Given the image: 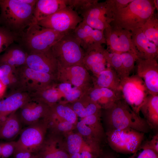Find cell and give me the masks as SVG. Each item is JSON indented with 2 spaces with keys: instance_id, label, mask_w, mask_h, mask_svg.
Returning a JSON list of instances; mask_svg holds the SVG:
<instances>
[{
  "instance_id": "cell-8",
  "label": "cell",
  "mask_w": 158,
  "mask_h": 158,
  "mask_svg": "<svg viewBox=\"0 0 158 158\" xmlns=\"http://www.w3.org/2000/svg\"><path fill=\"white\" fill-rule=\"evenodd\" d=\"M17 90L29 94L46 86L56 84V77L52 75L30 68L25 65L16 68Z\"/></svg>"
},
{
  "instance_id": "cell-12",
  "label": "cell",
  "mask_w": 158,
  "mask_h": 158,
  "mask_svg": "<svg viewBox=\"0 0 158 158\" xmlns=\"http://www.w3.org/2000/svg\"><path fill=\"white\" fill-rule=\"evenodd\" d=\"M104 33L108 50L119 53L130 52L138 56L133 43L131 31L110 23L104 29Z\"/></svg>"
},
{
  "instance_id": "cell-25",
  "label": "cell",
  "mask_w": 158,
  "mask_h": 158,
  "mask_svg": "<svg viewBox=\"0 0 158 158\" xmlns=\"http://www.w3.org/2000/svg\"><path fill=\"white\" fill-rule=\"evenodd\" d=\"M94 76L92 77L93 86L121 92V79L112 67H108Z\"/></svg>"
},
{
  "instance_id": "cell-34",
  "label": "cell",
  "mask_w": 158,
  "mask_h": 158,
  "mask_svg": "<svg viewBox=\"0 0 158 158\" xmlns=\"http://www.w3.org/2000/svg\"><path fill=\"white\" fill-rule=\"evenodd\" d=\"M67 135L65 146L67 152L70 155L80 152L82 148L86 145L87 142L84 138L79 133L70 132Z\"/></svg>"
},
{
  "instance_id": "cell-20",
  "label": "cell",
  "mask_w": 158,
  "mask_h": 158,
  "mask_svg": "<svg viewBox=\"0 0 158 158\" xmlns=\"http://www.w3.org/2000/svg\"><path fill=\"white\" fill-rule=\"evenodd\" d=\"M131 31L133 43L138 57L157 59L158 47L146 37L141 28H135Z\"/></svg>"
},
{
  "instance_id": "cell-26",
  "label": "cell",
  "mask_w": 158,
  "mask_h": 158,
  "mask_svg": "<svg viewBox=\"0 0 158 158\" xmlns=\"http://www.w3.org/2000/svg\"><path fill=\"white\" fill-rule=\"evenodd\" d=\"M68 105L77 116L82 118L100 112L102 110L86 93L77 100L70 102Z\"/></svg>"
},
{
  "instance_id": "cell-33",
  "label": "cell",
  "mask_w": 158,
  "mask_h": 158,
  "mask_svg": "<svg viewBox=\"0 0 158 158\" xmlns=\"http://www.w3.org/2000/svg\"><path fill=\"white\" fill-rule=\"evenodd\" d=\"M51 111L60 118L75 125L77 121V116L68 105L57 103L50 107Z\"/></svg>"
},
{
  "instance_id": "cell-2",
  "label": "cell",
  "mask_w": 158,
  "mask_h": 158,
  "mask_svg": "<svg viewBox=\"0 0 158 158\" xmlns=\"http://www.w3.org/2000/svg\"><path fill=\"white\" fill-rule=\"evenodd\" d=\"M103 110L102 114L107 130L130 128L144 133L150 131V128L144 118L134 111L123 98Z\"/></svg>"
},
{
  "instance_id": "cell-43",
  "label": "cell",
  "mask_w": 158,
  "mask_h": 158,
  "mask_svg": "<svg viewBox=\"0 0 158 158\" xmlns=\"http://www.w3.org/2000/svg\"><path fill=\"white\" fill-rule=\"evenodd\" d=\"M150 149L158 153V134L154 135L149 141L145 142Z\"/></svg>"
},
{
  "instance_id": "cell-35",
  "label": "cell",
  "mask_w": 158,
  "mask_h": 158,
  "mask_svg": "<svg viewBox=\"0 0 158 158\" xmlns=\"http://www.w3.org/2000/svg\"><path fill=\"white\" fill-rule=\"evenodd\" d=\"M57 89L59 92L63 93L66 100L71 102L78 99L87 91L81 88L74 87L68 83H60Z\"/></svg>"
},
{
  "instance_id": "cell-41",
  "label": "cell",
  "mask_w": 158,
  "mask_h": 158,
  "mask_svg": "<svg viewBox=\"0 0 158 158\" xmlns=\"http://www.w3.org/2000/svg\"><path fill=\"white\" fill-rule=\"evenodd\" d=\"M16 145V141H11L3 142L1 158H8L14 153Z\"/></svg>"
},
{
  "instance_id": "cell-3",
  "label": "cell",
  "mask_w": 158,
  "mask_h": 158,
  "mask_svg": "<svg viewBox=\"0 0 158 158\" xmlns=\"http://www.w3.org/2000/svg\"><path fill=\"white\" fill-rule=\"evenodd\" d=\"M71 7L93 29L104 31L113 21L114 12L108 0H72Z\"/></svg>"
},
{
  "instance_id": "cell-28",
  "label": "cell",
  "mask_w": 158,
  "mask_h": 158,
  "mask_svg": "<svg viewBox=\"0 0 158 158\" xmlns=\"http://www.w3.org/2000/svg\"><path fill=\"white\" fill-rule=\"evenodd\" d=\"M150 128L157 129L158 127V95L149 94L140 111Z\"/></svg>"
},
{
  "instance_id": "cell-9",
  "label": "cell",
  "mask_w": 158,
  "mask_h": 158,
  "mask_svg": "<svg viewBox=\"0 0 158 158\" xmlns=\"http://www.w3.org/2000/svg\"><path fill=\"white\" fill-rule=\"evenodd\" d=\"M48 128V121L45 118L22 129L16 141L14 152L25 151L36 154L44 140Z\"/></svg>"
},
{
  "instance_id": "cell-30",
  "label": "cell",
  "mask_w": 158,
  "mask_h": 158,
  "mask_svg": "<svg viewBox=\"0 0 158 158\" xmlns=\"http://www.w3.org/2000/svg\"><path fill=\"white\" fill-rule=\"evenodd\" d=\"M27 55L28 54L20 48L9 49L0 58V65L6 64L16 67L24 65Z\"/></svg>"
},
{
  "instance_id": "cell-17",
  "label": "cell",
  "mask_w": 158,
  "mask_h": 158,
  "mask_svg": "<svg viewBox=\"0 0 158 158\" xmlns=\"http://www.w3.org/2000/svg\"><path fill=\"white\" fill-rule=\"evenodd\" d=\"M73 33L79 40L85 52L106 44L104 31L93 29L83 21L74 30Z\"/></svg>"
},
{
  "instance_id": "cell-16",
  "label": "cell",
  "mask_w": 158,
  "mask_h": 158,
  "mask_svg": "<svg viewBox=\"0 0 158 158\" xmlns=\"http://www.w3.org/2000/svg\"><path fill=\"white\" fill-rule=\"evenodd\" d=\"M102 111L83 118L75 126L78 133L87 141L100 142L105 135L101 123Z\"/></svg>"
},
{
  "instance_id": "cell-44",
  "label": "cell",
  "mask_w": 158,
  "mask_h": 158,
  "mask_svg": "<svg viewBox=\"0 0 158 158\" xmlns=\"http://www.w3.org/2000/svg\"><path fill=\"white\" fill-rule=\"evenodd\" d=\"M13 154V158H35L36 155V154L25 151L14 152Z\"/></svg>"
},
{
  "instance_id": "cell-6",
  "label": "cell",
  "mask_w": 158,
  "mask_h": 158,
  "mask_svg": "<svg viewBox=\"0 0 158 158\" xmlns=\"http://www.w3.org/2000/svg\"><path fill=\"white\" fill-rule=\"evenodd\" d=\"M58 62V65L67 67L83 65L85 51L73 31L65 34L51 48Z\"/></svg>"
},
{
  "instance_id": "cell-5",
  "label": "cell",
  "mask_w": 158,
  "mask_h": 158,
  "mask_svg": "<svg viewBox=\"0 0 158 158\" xmlns=\"http://www.w3.org/2000/svg\"><path fill=\"white\" fill-rule=\"evenodd\" d=\"M68 32H59L36 23L29 26L21 36L22 43L30 53L50 49Z\"/></svg>"
},
{
  "instance_id": "cell-48",
  "label": "cell",
  "mask_w": 158,
  "mask_h": 158,
  "mask_svg": "<svg viewBox=\"0 0 158 158\" xmlns=\"http://www.w3.org/2000/svg\"><path fill=\"white\" fill-rule=\"evenodd\" d=\"M154 6L157 10H158V0H154Z\"/></svg>"
},
{
  "instance_id": "cell-18",
  "label": "cell",
  "mask_w": 158,
  "mask_h": 158,
  "mask_svg": "<svg viewBox=\"0 0 158 158\" xmlns=\"http://www.w3.org/2000/svg\"><path fill=\"white\" fill-rule=\"evenodd\" d=\"M42 158H70L59 134L51 132L36 153Z\"/></svg>"
},
{
  "instance_id": "cell-19",
  "label": "cell",
  "mask_w": 158,
  "mask_h": 158,
  "mask_svg": "<svg viewBox=\"0 0 158 158\" xmlns=\"http://www.w3.org/2000/svg\"><path fill=\"white\" fill-rule=\"evenodd\" d=\"M20 117L22 123L27 126L46 118L50 107L42 102L31 99L20 108Z\"/></svg>"
},
{
  "instance_id": "cell-39",
  "label": "cell",
  "mask_w": 158,
  "mask_h": 158,
  "mask_svg": "<svg viewBox=\"0 0 158 158\" xmlns=\"http://www.w3.org/2000/svg\"><path fill=\"white\" fill-rule=\"evenodd\" d=\"M122 61L123 69L126 77L129 76L133 70L135 63L138 58L135 54L128 52L120 53Z\"/></svg>"
},
{
  "instance_id": "cell-42",
  "label": "cell",
  "mask_w": 158,
  "mask_h": 158,
  "mask_svg": "<svg viewBox=\"0 0 158 158\" xmlns=\"http://www.w3.org/2000/svg\"><path fill=\"white\" fill-rule=\"evenodd\" d=\"M133 0H108L114 12L127 6Z\"/></svg>"
},
{
  "instance_id": "cell-37",
  "label": "cell",
  "mask_w": 158,
  "mask_h": 158,
  "mask_svg": "<svg viewBox=\"0 0 158 158\" xmlns=\"http://www.w3.org/2000/svg\"><path fill=\"white\" fill-rule=\"evenodd\" d=\"M2 74L0 80L6 85L16 87L17 80L15 74L16 68L6 64L0 65Z\"/></svg>"
},
{
  "instance_id": "cell-4",
  "label": "cell",
  "mask_w": 158,
  "mask_h": 158,
  "mask_svg": "<svg viewBox=\"0 0 158 158\" xmlns=\"http://www.w3.org/2000/svg\"><path fill=\"white\" fill-rule=\"evenodd\" d=\"M155 9L154 0H133L125 7L114 12L111 23L130 31L141 28Z\"/></svg>"
},
{
  "instance_id": "cell-46",
  "label": "cell",
  "mask_w": 158,
  "mask_h": 158,
  "mask_svg": "<svg viewBox=\"0 0 158 158\" xmlns=\"http://www.w3.org/2000/svg\"><path fill=\"white\" fill-rule=\"evenodd\" d=\"M98 158H117L114 154L111 153H107L103 154L102 152Z\"/></svg>"
},
{
  "instance_id": "cell-7",
  "label": "cell",
  "mask_w": 158,
  "mask_h": 158,
  "mask_svg": "<svg viewBox=\"0 0 158 158\" xmlns=\"http://www.w3.org/2000/svg\"><path fill=\"white\" fill-rule=\"evenodd\" d=\"M105 134L113 150L119 153L133 154L142 144L145 133L128 128L108 130Z\"/></svg>"
},
{
  "instance_id": "cell-27",
  "label": "cell",
  "mask_w": 158,
  "mask_h": 158,
  "mask_svg": "<svg viewBox=\"0 0 158 158\" xmlns=\"http://www.w3.org/2000/svg\"><path fill=\"white\" fill-rule=\"evenodd\" d=\"M22 122L16 112L7 117L0 123V139L11 140L19 134L22 130Z\"/></svg>"
},
{
  "instance_id": "cell-31",
  "label": "cell",
  "mask_w": 158,
  "mask_h": 158,
  "mask_svg": "<svg viewBox=\"0 0 158 158\" xmlns=\"http://www.w3.org/2000/svg\"><path fill=\"white\" fill-rule=\"evenodd\" d=\"M48 121L49 128L51 132L58 134L59 133H68L74 128L75 125L57 116L50 109L47 118Z\"/></svg>"
},
{
  "instance_id": "cell-47",
  "label": "cell",
  "mask_w": 158,
  "mask_h": 158,
  "mask_svg": "<svg viewBox=\"0 0 158 158\" xmlns=\"http://www.w3.org/2000/svg\"><path fill=\"white\" fill-rule=\"evenodd\" d=\"M80 152L75 153L70 155V158H80Z\"/></svg>"
},
{
  "instance_id": "cell-29",
  "label": "cell",
  "mask_w": 158,
  "mask_h": 158,
  "mask_svg": "<svg viewBox=\"0 0 158 158\" xmlns=\"http://www.w3.org/2000/svg\"><path fill=\"white\" fill-rule=\"evenodd\" d=\"M56 84L44 87L29 94L32 100L44 103L51 107L57 103L59 99V92Z\"/></svg>"
},
{
  "instance_id": "cell-32",
  "label": "cell",
  "mask_w": 158,
  "mask_h": 158,
  "mask_svg": "<svg viewBox=\"0 0 158 158\" xmlns=\"http://www.w3.org/2000/svg\"><path fill=\"white\" fill-rule=\"evenodd\" d=\"M155 13L140 28L146 37L158 47V14Z\"/></svg>"
},
{
  "instance_id": "cell-45",
  "label": "cell",
  "mask_w": 158,
  "mask_h": 158,
  "mask_svg": "<svg viewBox=\"0 0 158 158\" xmlns=\"http://www.w3.org/2000/svg\"><path fill=\"white\" fill-rule=\"evenodd\" d=\"M7 86L4 85L0 80V98L4 96Z\"/></svg>"
},
{
  "instance_id": "cell-36",
  "label": "cell",
  "mask_w": 158,
  "mask_h": 158,
  "mask_svg": "<svg viewBox=\"0 0 158 158\" xmlns=\"http://www.w3.org/2000/svg\"><path fill=\"white\" fill-rule=\"evenodd\" d=\"M105 56L107 62L116 72L121 80L126 78L120 53L111 51L106 49Z\"/></svg>"
},
{
  "instance_id": "cell-40",
  "label": "cell",
  "mask_w": 158,
  "mask_h": 158,
  "mask_svg": "<svg viewBox=\"0 0 158 158\" xmlns=\"http://www.w3.org/2000/svg\"><path fill=\"white\" fill-rule=\"evenodd\" d=\"M129 158H158V153L150 149L145 143L142 144Z\"/></svg>"
},
{
  "instance_id": "cell-13",
  "label": "cell",
  "mask_w": 158,
  "mask_h": 158,
  "mask_svg": "<svg viewBox=\"0 0 158 158\" xmlns=\"http://www.w3.org/2000/svg\"><path fill=\"white\" fill-rule=\"evenodd\" d=\"M56 80L60 83H69L87 91L92 86L93 83L92 77L83 65L67 67L58 65Z\"/></svg>"
},
{
  "instance_id": "cell-24",
  "label": "cell",
  "mask_w": 158,
  "mask_h": 158,
  "mask_svg": "<svg viewBox=\"0 0 158 158\" xmlns=\"http://www.w3.org/2000/svg\"><path fill=\"white\" fill-rule=\"evenodd\" d=\"M68 6V0H38L35 4L34 16L37 23Z\"/></svg>"
},
{
  "instance_id": "cell-50",
  "label": "cell",
  "mask_w": 158,
  "mask_h": 158,
  "mask_svg": "<svg viewBox=\"0 0 158 158\" xmlns=\"http://www.w3.org/2000/svg\"><path fill=\"white\" fill-rule=\"evenodd\" d=\"M35 158H42L40 157L39 155H38V154H36V155Z\"/></svg>"
},
{
  "instance_id": "cell-14",
  "label": "cell",
  "mask_w": 158,
  "mask_h": 158,
  "mask_svg": "<svg viewBox=\"0 0 158 158\" xmlns=\"http://www.w3.org/2000/svg\"><path fill=\"white\" fill-rule=\"evenodd\" d=\"M137 75L143 80L149 94H158V63L157 59L136 60Z\"/></svg>"
},
{
  "instance_id": "cell-21",
  "label": "cell",
  "mask_w": 158,
  "mask_h": 158,
  "mask_svg": "<svg viewBox=\"0 0 158 158\" xmlns=\"http://www.w3.org/2000/svg\"><path fill=\"white\" fill-rule=\"evenodd\" d=\"M106 49L100 45L85 52L83 61V66L88 71L92 72L94 75L111 67L106 59Z\"/></svg>"
},
{
  "instance_id": "cell-49",
  "label": "cell",
  "mask_w": 158,
  "mask_h": 158,
  "mask_svg": "<svg viewBox=\"0 0 158 158\" xmlns=\"http://www.w3.org/2000/svg\"><path fill=\"white\" fill-rule=\"evenodd\" d=\"M3 142H0V158H1V153H2V148Z\"/></svg>"
},
{
  "instance_id": "cell-22",
  "label": "cell",
  "mask_w": 158,
  "mask_h": 158,
  "mask_svg": "<svg viewBox=\"0 0 158 158\" xmlns=\"http://www.w3.org/2000/svg\"><path fill=\"white\" fill-rule=\"evenodd\" d=\"M32 99L30 94L19 90L0 101V123L9 115L16 111Z\"/></svg>"
},
{
  "instance_id": "cell-10",
  "label": "cell",
  "mask_w": 158,
  "mask_h": 158,
  "mask_svg": "<svg viewBox=\"0 0 158 158\" xmlns=\"http://www.w3.org/2000/svg\"><path fill=\"white\" fill-rule=\"evenodd\" d=\"M121 91L123 99L136 113L140 108L149 94L142 79L137 75L121 80Z\"/></svg>"
},
{
  "instance_id": "cell-23",
  "label": "cell",
  "mask_w": 158,
  "mask_h": 158,
  "mask_svg": "<svg viewBox=\"0 0 158 158\" xmlns=\"http://www.w3.org/2000/svg\"><path fill=\"white\" fill-rule=\"evenodd\" d=\"M86 93L102 109L110 107L117 101L123 98L121 92L94 86L89 88Z\"/></svg>"
},
{
  "instance_id": "cell-15",
  "label": "cell",
  "mask_w": 158,
  "mask_h": 158,
  "mask_svg": "<svg viewBox=\"0 0 158 158\" xmlns=\"http://www.w3.org/2000/svg\"><path fill=\"white\" fill-rule=\"evenodd\" d=\"M25 65L36 71L53 75L56 78L58 62L51 49L28 54Z\"/></svg>"
},
{
  "instance_id": "cell-11",
  "label": "cell",
  "mask_w": 158,
  "mask_h": 158,
  "mask_svg": "<svg viewBox=\"0 0 158 158\" xmlns=\"http://www.w3.org/2000/svg\"><path fill=\"white\" fill-rule=\"evenodd\" d=\"M82 17L68 6L37 23L42 27L61 32L73 31L82 21Z\"/></svg>"
},
{
  "instance_id": "cell-1",
  "label": "cell",
  "mask_w": 158,
  "mask_h": 158,
  "mask_svg": "<svg viewBox=\"0 0 158 158\" xmlns=\"http://www.w3.org/2000/svg\"><path fill=\"white\" fill-rule=\"evenodd\" d=\"M35 7L20 0H0V22L11 32L21 36L29 26L37 23L34 16Z\"/></svg>"
},
{
  "instance_id": "cell-38",
  "label": "cell",
  "mask_w": 158,
  "mask_h": 158,
  "mask_svg": "<svg viewBox=\"0 0 158 158\" xmlns=\"http://www.w3.org/2000/svg\"><path fill=\"white\" fill-rule=\"evenodd\" d=\"M17 36L5 28L0 27V54L16 41Z\"/></svg>"
}]
</instances>
